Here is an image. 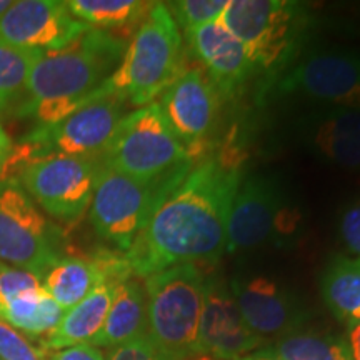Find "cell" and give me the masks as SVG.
Instances as JSON below:
<instances>
[{
    "instance_id": "6da1fadb",
    "label": "cell",
    "mask_w": 360,
    "mask_h": 360,
    "mask_svg": "<svg viewBox=\"0 0 360 360\" xmlns=\"http://www.w3.org/2000/svg\"><path fill=\"white\" fill-rule=\"evenodd\" d=\"M240 180V170L217 157L192 167L125 252L134 277L217 262L227 247L229 215Z\"/></svg>"
},
{
    "instance_id": "7a4b0ae2",
    "label": "cell",
    "mask_w": 360,
    "mask_h": 360,
    "mask_svg": "<svg viewBox=\"0 0 360 360\" xmlns=\"http://www.w3.org/2000/svg\"><path fill=\"white\" fill-rule=\"evenodd\" d=\"M127 42L107 30L89 29L65 49L35 62L25 96L12 112L39 125L58 122L85 103L107 96L103 84L122 62Z\"/></svg>"
},
{
    "instance_id": "3957f363",
    "label": "cell",
    "mask_w": 360,
    "mask_h": 360,
    "mask_svg": "<svg viewBox=\"0 0 360 360\" xmlns=\"http://www.w3.org/2000/svg\"><path fill=\"white\" fill-rule=\"evenodd\" d=\"M184 39L164 2H154L122 62L103 84L107 96L135 107L148 105L182 74Z\"/></svg>"
},
{
    "instance_id": "277c9868",
    "label": "cell",
    "mask_w": 360,
    "mask_h": 360,
    "mask_svg": "<svg viewBox=\"0 0 360 360\" xmlns=\"http://www.w3.org/2000/svg\"><path fill=\"white\" fill-rule=\"evenodd\" d=\"M97 162L141 182L184 179L193 165L159 102L125 114Z\"/></svg>"
},
{
    "instance_id": "5b68a950",
    "label": "cell",
    "mask_w": 360,
    "mask_h": 360,
    "mask_svg": "<svg viewBox=\"0 0 360 360\" xmlns=\"http://www.w3.org/2000/svg\"><path fill=\"white\" fill-rule=\"evenodd\" d=\"M304 232L300 207L282 180L254 174L242 179L233 197L225 252L255 250L260 247L290 249Z\"/></svg>"
},
{
    "instance_id": "8992f818",
    "label": "cell",
    "mask_w": 360,
    "mask_h": 360,
    "mask_svg": "<svg viewBox=\"0 0 360 360\" xmlns=\"http://www.w3.org/2000/svg\"><path fill=\"white\" fill-rule=\"evenodd\" d=\"M222 24L244 44L255 72L281 74L300 56L310 24L292 0H229Z\"/></svg>"
},
{
    "instance_id": "52a82bcc",
    "label": "cell",
    "mask_w": 360,
    "mask_h": 360,
    "mask_svg": "<svg viewBox=\"0 0 360 360\" xmlns=\"http://www.w3.org/2000/svg\"><path fill=\"white\" fill-rule=\"evenodd\" d=\"M148 337L172 360L200 354L199 323L204 305L205 274L200 265L184 264L143 278Z\"/></svg>"
},
{
    "instance_id": "ba28073f",
    "label": "cell",
    "mask_w": 360,
    "mask_h": 360,
    "mask_svg": "<svg viewBox=\"0 0 360 360\" xmlns=\"http://www.w3.org/2000/svg\"><path fill=\"white\" fill-rule=\"evenodd\" d=\"M125 115V102L117 97H102L85 103L58 122L39 125L12 148L2 160V175L13 169L19 172L32 162L47 157H85L98 159L110 142L117 125Z\"/></svg>"
},
{
    "instance_id": "9c48e42d",
    "label": "cell",
    "mask_w": 360,
    "mask_h": 360,
    "mask_svg": "<svg viewBox=\"0 0 360 360\" xmlns=\"http://www.w3.org/2000/svg\"><path fill=\"white\" fill-rule=\"evenodd\" d=\"M184 179L141 182L98 165L96 191L89 207L94 231L117 252L125 254L160 202Z\"/></svg>"
},
{
    "instance_id": "30bf717a",
    "label": "cell",
    "mask_w": 360,
    "mask_h": 360,
    "mask_svg": "<svg viewBox=\"0 0 360 360\" xmlns=\"http://www.w3.org/2000/svg\"><path fill=\"white\" fill-rule=\"evenodd\" d=\"M62 257L60 229L45 217L19 180L0 179V262L44 278Z\"/></svg>"
},
{
    "instance_id": "8fae6325",
    "label": "cell",
    "mask_w": 360,
    "mask_h": 360,
    "mask_svg": "<svg viewBox=\"0 0 360 360\" xmlns=\"http://www.w3.org/2000/svg\"><path fill=\"white\" fill-rule=\"evenodd\" d=\"M274 89L319 107L360 110V52L321 47L300 53L281 72Z\"/></svg>"
},
{
    "instance_id": "7c38bea8",
    "label": "cell",
    "mask_w": 360,
    "mask_h": 360,
    "mask_svg": "<svg viewBox=\"0 0 360 360\" xmlns=\"http://www.w3.org/2000/svg\"><path fill=\"white\" fill-rule=\"evenodd\" d=\"M98 162L85 157H47L17 172V180L39 209L52 219L74 224L92 202Z\"/></svg>"
},
{
    "instance_id": "4fadbf2b",
    "label": "cell",
    "mask_w": 360,
    "mask_h": 360,
    "mask_svg": "<svg viewBox=\"0 0 360 360\" xmlns=\"http://www.w3.org/2000/svg\"><path fill=\"white\" fill-rule=\"evenodd\" d=\"M89 29L65 2L15 0L0 15V44L47 53L65 49Z\"/></svg>"
},
{
    "instance_id": "5bb4252c",
    "label": "cell",
    "mask_w": 360,
    "mask_h": 360,
    "mask_svg": "<svg viewBox=\"0 0 360 360\" xmlns=\"http://www.w3.org/2000/svg\"><path fill=\"white\" fill-rule=\"evenodd\" d=\"M264 342L245 323L231 285L214 274L205 276L199 323L200 354L215 360H240L262 349Z\"/></svg>"
},
{
    "instance_id": "9a60e30c",
    "label": "cell",
    "mask_w": 360,
    "mask_h": 360,
    "mask_svg": "<svg viewBox=\"0 0 360 360\" xmlns=\"http://www.w3.org/2000/svg\"><path fill=\"white\" fill-rule=\"evenodd\" d=\"M219 92L200 69L184 70L160 96V109L193 157L215 127Z\"/></svg>"
},
{
    "instance_id": "2e32d148",
    "label": "cell",
    "mask_w": 360,
    "mask_h": 360,
    "mask_svg": "<svg viewBox=\"0 0 360 360\" xmlns=\"http://www.w3.org/2000/svg\"><path fill=\"white\" fill-rule=\"evenodd\" d=\"M231 290L245 323L264 340L299 330L309 317L295 295L267 276H237Z\"/></svg>"
},
{
    "instance_id": "e0dca14e",
    "label": "cell",
    "mask_w": 360,
    "mask_h": 360,
    "mask_svg": "<svg viewBox=\"0 0 360 360\" xmlns=\"http://www.w3.org/2000/svg\"><path fill=\"white\" fill-rule=\"evenodd\" d=\"M295 137L315 159L360 172V110L317 107L294 125Z\"/></svg>"
},
{
    "instance_id": "ac0fdd59",
    "label": "cell",
    "mask_w": 360,
    "mask_h": 360,
    "mask_svg": "<svg viewBox=\"0 0 360 360\" xmlns=\"http://www.w3.org/2000/svg\"><path fill=\"white\" fill-rule=\"evenodd\" d=\"M186 40L188 52L204 67L202 72L212 82L219 96H236L255 72L244 44L222 20L188 30Z\"/></svg>"
},
{
    "instance_id": "d6986e66",
    "label": "cell",
    "mask_w": 360,
    "mask_h": 360,
    "mask_svg": "<svg viewBox=\"0 0 360 360\" xmlns=\"http://www.w3.org/2000/svg\"><path fill=\"white\" fill-rule=\"evenodd\" d=\"M148 334L147 294L137 277L120 282L101 332L90 344L98 349H115Z\"/></svg>"
},
{
    "instance_id": "ffe728a7",
    "label": "cell",
    "mask_w": 360,
    "mask_h": 360,
    "mask_svg": "<svg viewBox=\"0 0 360 360\" xmlns=\"http://www.w3.org/2000/svg\"><path fill=\"white\" fill-rule=\"evenodd\" d=\"M117 285L119 283L115 282H101L84 300L67 310L58 326L42 339L45 347L57 352L74 345L90 344L105 322Z\"/></svg>"
},
{
    "instance_id": "44dd1931",
    "label": "cell",
    "mask_w": 360,
    "mask_h": 360,
    "mask_svg": "<svg viewBox=\"0 0 360 360\" xmlns=\"http://www.w3.org/2000/svg\"><path fill=\"white\" fill-rule=\"evenodd\" d=\"M321 295L326 307L345 326L360 321V259L334 255L322 270Z\"/></svg>"
},
{
    "instance_id": "7402d4cb",
    "label": "cell",
    "mask_w": 360,
    "mask_h": 360,
    "mask_svg": "<svg viewBox=\"0 0 360 360\" xmlns=\"http://www.w3.org/2000/svg\"><path fill=\"white\" fill-rule=\"evenodd\" d=\"M42 281L45 292L65 312L84 300L98 283L107 282L94 257H62Z\"/></svg>"
},
{
    "instance_id": "603a6c76",
    "label": "cell",
    "mask_w": 360,
    "mask_h": 360,
    "mask_svg": "<svg viewBox=\"0 0 360 360\" xmlns=\"http://www.w3.org/2000/svg\"><path fill=\"white\" fill-rule=\"evenodd\" d=\"M65 310L58 305L45 289L29 292L0 307V321L25 334L37 339L51 334L64 317Z\"/></svg>"
},
{
    "instance_id": "cb8c5ba5",
    "label": "cell",
    "mask_w": 360,
    "mask_h": 360,
    "mask_svg": "<svg viewBox=\"0 0 360 360\" xmlns=\"http://www.w3.org/2000/svg\"><path fill=\"white\" fill-rule=\"evenodd\" d=\"M65 4L75 19L98 30L139 24L154 6L141 0H67Z\"/></svg>"
},
{
    "instance_id": "d4e9b609",
    "label": "cell",
    "mask_w": 360,
    "mask_h": 360,
    "mask_svg": "<svg viewBox=\"0 0 360 360\" xmlns=\"http://www.w3.org/2000/svg\"><path fill=\"white\" fill-rule=\"evenodd\" d=\"M270 349L283 360H354L345 339L302 328L278 337Z\"/></svg>"
},
{
    "instance_id": "484cf974",
    "label": "cell",
    "mask_w": 360,
    "mask_h": 360,
    "mask_svg": "<svg viewBox=\"0 0 360 360\" xmlns=\"http://www.w3.org/2000/svg\"><path fill=\"white\" fill-rule=\"evenodd\" d=\"M42 56L44 52L0 44V114L19 105L25 96L30 70Z\"/></svg>"
},
{
    "instance_id": "4316f807",
    "label": "cell",
    "mask_w": 360,
    "mask_h": 360,
    "mask_svg": "<svg viewBox=\"0 0 360 360\" xmlns=\"http://www.w3.org/2000/svg\"><path fill=\"white\" fill-rule=\"evenodd\" d=\"M229 0H177L167 2L175 24L182 27L184 32L197 29V27L217 22L222 19Z\"/></svg>"
},
{
    "instance_id": "83f0119b",
    "label": "cell",
    "mask_w": 360,
    "mask_h": 360,
    "mask_svg": "<svg viewBox=\"0 0 360 360\" xmlns=\"http://www.w3.org/2000/svg\"><path fill=\"white\" fill-rule=\"evenodd\" d=\"M52 352L32 337L0 321V360H49Z\"/></svg>"
},
{
    "instance_id": "f1b7e54d",
    "label": "cell",
    "mask_w": 360,
    "mask_h": 360,
    "mask_svg": "<svg viewBox=\"0 0 360 360\" xmlns=\"http://www.w3.org/2000/svg\"><path fill=\"white\" fill-rule=\"evenodd\" d=\"M40 289H44V281L37 274L0 262V307L17 297Z\"/></svg>"
},
{
    "instance_id": "f546056e",
    "label": "cell",
    "mask_w": 360,
    "mask_h": 360,
    "mask_svg": "<svg viewBox=\"0 0 360 360\" xmlns=\"http://www.w3.org/2000/svg\"><path fill=\"white\" fill-rule=\"evenodd\" d=\"M105 360H172L167 354H164L157 347L150 337L142 335L139 339L120 345L110 350Z\"/></svg>"
},
{
    "instance_id": "4dcf8cb0",
    "label": "cell",
    "mask_w": 360,
    "mask_h": 360,
    "mask_svg": "<svg viewBox=\"0 0 360 360\" xmlns=\"http://www.w3.org/2000/svg\"><path fill=\"white\" fill-rule=\"evenodd\" d=\"M339 236L350 254L360 259V202L347 205L340 212Z\"/></svg>"
},
{
    "instance_id": "1f68e13d",
    "label": "cell",
    "mask_w": 360,
    "mask_h": 360,
    "mask_svg": "<svg viewBox=\"0 0 360 360\" xmlns=\"http://www.w3.org/2000/svg\"><path fill=\"white\" fill-rule=\"evenodd\" d=\"M49 360H105L102 349L92 344L74 345V347L57 350Z\"/></svg>"
},
{
    "instance_id": "d6a6232c",
    "label": "cell",
    "mask_w": 360,
    "mask_h": 360,
    "mask_svg": "<svg viewBox=\"0 0 360 360\" xmlns=\"http://www.w3.org/2000/svg\"><path fill=\"white\" fill-rule=\"evenodd\" d=\"M345 340H347L349 344L352 359L360 360V321L347 326V335H345Z\"/></svg>"
},
{
    "instance_id": "836d02e7",
    "label": "cell",
    "mask_w": 360,
    "mask_h": 360,
    "mask_svg": "<svg viewBox=\"0 0 360 360\" xmlns=\"http://www.w3.org/2000/svg\"><path fill=\"white\" fill-rule=\"evenodd\" d=\"M240 360H283V359L278 357V355L274 352L270 347H265V349H259V350H255V352L245 355V357H242Z\"/></svg>"
},
{
    "instance_id": "e575fe53",
    "label": "cell",
    "mask_w": 360,
    "mask_h": 360,
    "mask_svg": "<svg viewBox=\"0 0 360 360\" xmlns=\"http://www.w3.org/2000/svg\"><path fill=\"white\" fill-rule=\"evenodd\" d=\"M11 150H12L11 137H8V135H7L6 129H4L2 125H0V162L7 159V155L11 154Z\"/></svg>"
},
{
    "instance_id": "d590c367",
    "label": "cell",
    "mask_w": 360,
    "mask_h": 360,
    "mask_svg": "<svg viewBox=\"0 0 360 360\" xmlns=\"http://www.w3.org/2000/svg\"><path fill=\"white\" fill-rule=\"evenodd\" d=\"M11 4H12V0H0V15H2V13L6 12L8 7H11Z\"/></svg>"
},
{
    "instance_id": "8d00e7d4",
    "label": "cell",
    "mask_w": 360,
    "mask_h": 360,
    "mask_svg": "<svg viewBox=\"0 0 360 360\" xmlns=\"http://www.w3.org/2000/svg\"><path fill=\"white\" fill-rule=\"evenodd\" d=\"M188 360H215V359L209 357V355H197V357H192V359H188Z\"/></svg>"
}]
</instances>
